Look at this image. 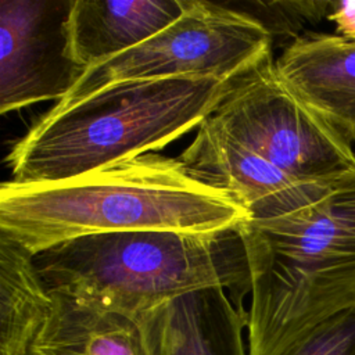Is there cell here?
Wrapping results in <instances>:
<instances>
[{"mask_svg": "<svg viewBox=\"0 0 355 355\" xmlns=\"http://www.w3.org/2000/svg\"><path fill=\"white\" fill-rule=\"evenodd\" d=\"M250 220L227 193L194 179L179 158L157 153L57 183L10 180L0 187V232L32 255L92 234L211 233Z\"/></svg>", "mask_w": 355, "mask_h": 355, "instance_id": "cell-1", "label": "cell"}, {"mask_svg": "<svg viewBox=\"0 0 355 355\" xmlns=\"http://www.w3.org/2000/svg\"><path fill=\"white\" fill-rule=\"evenodd\" d=\"M241 233L251 269L248 355H279L327 318L355 306V169L316 205Z\"/></svg>", "mask_w": 355, "mask_h": 355, "instance_id": "cell-2", "label": "cell"}, {"mask_svg": "<svg viewBox=\"0 0 355 355\" xmlns=\"http://www.w3.org/2000/svg\"><path fill=\"white\" fill-rule=\"evenodd\" d=\"M33 263L49 293L132 316L207 287L225 288L248 315L243 300L252 282L241 226L83 236L37 252Z\"/></svg>", "mask_w": 355, "mask_h": 355, "instance_id": "cell-3", "label": "cell"}, {"mask_svg": "<svg viewBox=\"0 0 355 355\" xmlns=\"http://www.w3.org/2000/svg\"><path fill=\"white\" fill-rule=\"evenodd\" d=\"M226 89L205 76L135 80L53 107L8 153L11 182L57 183L161 150L200 126Z\"/></svg>", "mask_w": 355, "mask_h": 355, "instance_id": "cell-4", "label": "cell"}, {"mask_svg": "<svg viewBox=\"0 0 355 355\" xmlns=\"http://www.w3.org/2000/svg\"><path fill=\"white\" fill-rule=\"evenodd\" d=\"M270 49V35L250 14L227 3L183 0V12L173 24L89 68L54 107H67L125 82L182 76L227 82L272 54Z\"/></svg>", "mask_w": 355, "mask_h": 355, "instance_id": "cell-5", "label": "cell"}, {"mask_svg": "<svg viewBox=\"0 0 355 355\" xmlns=\"http://www.w3.org/2000/svg\"><path fill=\"white\" fill-rule=\"evenodd\" d=\"M211 118L301 180L334 182L355 169L351 143L283 85L272 54L227 80Z\"/></svg>", "mask_w": 355, "mask_h": 355, "instance_id": "cell-6", "label": "cell"}, {"mask_svg": "<svg viewBox=\"0 0 355 355\" xmlns=\"http://www.w3.org/2000/svg\"><path fill=\"white\" fill-rule=\"evenodd\" d=\"M73 0H0V111L64 100L86 69L68 49Z\"/></svg>", "mask_w": 355, "mask_h": 355, "instance_id": "cell-7", "label": "cell"}, {"mask_svg": "<svg viewBox=\"0 0 355 355\" xmlns=\"http://www.w3.org/2000/svg\"><path fill=\"white\" fill-rule=\"evenodd\" d=\"M179 161L194 179L227 193L251 216L270 220L319 204L334 182L301 180L277 168L226 130L211 114Z\"/></svg>", "mask_w": 355, "mask_h": 355, "instance_id": "cell-8", "label": "cell"}, {"mask_svg": "<svg viewBox=\"0 0 355 355\" xmlns=\"http://www.w3.org/2000/svg\"><path fill=\"white\" fill-rule=\"evenodd\" d=\"M283 85L347 141L355 140V39L341 33L294 37L275 60Z\"/></svg>", "mask_w": 355, "mask_h": 355, "instance_id": "cell-9", "label": "cell"}, {"mask_svg": "<svg viewBox=\"0 0 355 355\" xmlns=\"http://www.w3.org/2000/svg\"><path fill=\"white\" fill-rule=\"evenodd\" d=\"M150 355H248L240 313L222 287L184 293L136 316Z\"/></svg>", "mask_w": 355, "mask_h": 355, "instance_id": "cell-10", "label": "cell"}, {"mask_svg": "<svg viewBox=\"0 0 355 355\" xmlns=\"http://www.w3.org/2000/svg\"><path fill=\"white\" fill-rule=\"evenodd\" d=\"M183 12V0H73L67 31L72 60L86 71L148 40Z\"/></svg>", "mask_w": 355, "mask_h": 355, "instance_id": "cell-11", "label": "cell"}, {"mask_svg": "<svg viewBox=\"0 0 355 355\" xmlns=\"http://www.w3.org/2000/svg\"><path fill=\"white\" fill-rule=\"evenodd\" d=\"M51 295V313L25 355H150L136 316Z\"/></svg>", "mask_w": 355, "mask_h": 355, "instance_id": "cell-12", "label": "cell"}, {"mask_svg": "<svg viewBox=\"0 0 355 355\" xmlns=\"http://www.w3.org/2000/svg\"><path fill=\"white\" fill-rule=\"evenodd\" d=\"M51 309L33 255L0 232V355H25Z\"/></svg>", "mask_w": 355, "mask_h": 355, "instance_id": "cell-13", "label": "cell"}, {"mask_svg": "<svg viewBox=\"0 0 355 355\" xmlns=\"http://www.w3.org/2000/svg\"><path fill=\"white\" fill-rule=\"evenodd\" d=\"M279 355H355V306L313 326Z\"/></svg>", "mask_w": 355, "mask_h": 355, "instance_id": "cell-14", "label": "cell"}, {"mask_svg": "<svg viewBox=\"0 0 355 355\" xmlns=\"http://www.w3.org/2000/svg\"><path fill=\"white\" fill-rule=\"evenodd\" d=\"M254 17L270 35H294L305 24L319 21L331 3L326 1H245L227 3Z\"/></svg>", "mask_w": 355, "mask_h": 355, "instance_id": "cell-15", "label": "cell"}, {"mask_svg": "<svg viewBox=\"0 0 355 355\" xmlns=\"http://www.w3.org/2000/svg\"><path fill=\"white\" fill-rule=\"evenodd\" d=\"M333 12L329 15L337 24L338 32L355 39V1L331 3Z\"/></svg>", "mask_w": 355, "mask_h": 355, "instance_id": "cell-16", "label": "cell"}]
</instances>
